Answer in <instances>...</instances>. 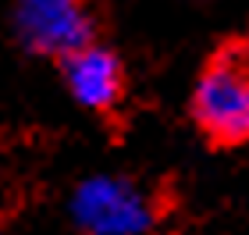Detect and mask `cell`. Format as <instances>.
<instances>
[{
  "label": "cell",
  "mask_w": 249,
  "mask_h": 235,
  "mask_svg": "<svg viewBox=\"0 0 249 235\" xmlns=\"http://www.w3.org/2000/svg\"><path fill=\"white\" fill-rule=\"evenodd\" d=\"M192 118L213 143L239 146L249 136V61L242 43H228L192 89Z\"/></svg>",
  "instance_id": "obj_1"
},
{
  "label": "cell",
  "mask_w": 249,
  "mask_h": 235,
  "mask_svg": "<svg viewBox=\"0 0 249 235\" xmlns=\"http://www.w3.org/2000/svg\"><path fill=\"white\" fill-rule=\"evenodd\" d=\"M71 221L82 235H150L157 210L150 193L118 175H93L71 196Z\"/></svg>",
  "instance_id": "obj_2"
},
{
  "label": "cell",
  "mask_w": 249,
  "mask_h": 235,
  "mask_svg": "<svg viewBox=\"0 0 249 235\" xmlns=\"http://www.w3.org/2000/svg\"><path fill=\"white\" fill-rule=\"evenodd\" d=\"M15 32L25 50L64 61L93 43L96 18L86 0H18Z\"/></svg>",
  "instance_id": "obj_3"
},
{
  "label": "cell",
  "mask_w": 249,
  "mask_h": 235,
  "mask_svg": "<svg viewBox=\"0 0 249 235\" xmlns=\"http://www.w3.org/2000/svg\"><path fill=\"white\" fill-rule=\"evenodd\" d=\"M64 82L71 96L89 110H110L124 96V68L118 54L96 43L64 57Z\"/></svg>",
  "instance_id": "obj_4"
}]
</instances>
